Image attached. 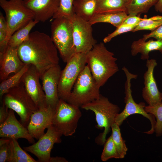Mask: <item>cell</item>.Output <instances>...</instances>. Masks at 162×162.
<instances>
[{
	"label": "cell",
	"instance_id": "cell-1",
	"mask_svg": "<svg viewBox=\"0 0 162 162\" xmlns=\"http://www.w3.org/2000/svg\"><path fill=\"white\" fill-rule=\"evenodd\" d=\"M17 52L24 63L35 67L40 78L46 70L59 64L56 46L51 37L42 32L30 33L28 39L18 47Z\"/></svg>",
	"mask_w": 162,
	"mask_h": 162
},
{
	"label": "cell",
	"instance_id": "cell-2",
	"mask_svg": "<svg viewBox=\"0 0 162 162\" xmlns=\"http://www.w3.org/2000/svg\"><path fill=\"white\" fill-rule=\"evenodd\" d=\"M87 65L97 85L103 86L119 70L117 58L109 51L104 42L95 44L86 53Z\"/></svg>",
	"mask_w": 162,
	"mask_h": 162
},
{
	"label": "cell",
	"instance_id": "cell-3",
	"mask_svg": "<svg viewBox=\"0 0 162 162\" xmlns=\"http://www.w3.org/2000/svg\"><path fill=\"white\" fill-rule=\"evenodd\" d=\"M82 109L91 110L95 115L97 124L96 128L102 129L103 132L96 139L97 144L103 145L106 140V135L111 129L112 124L119 113L120 108L117 105L111 102L108 98L100 95L99 98L82 105Z\"/></svg>",
	"mask_w": 162,
	"mask_h": 162
},
{
	"label": "cell",
	"instance_id": "cell-4",
	"mask_svg": "<svg viewBox=\"0 0 162 162\" xmlns=\"http://www.w3.org/2000/svg\"><path fill=\"white\" fill-rule=\"evenodd\" d=\"M2 102L18 115L20 122L26 128L31 115L38 109L26 92L22 81L4 95Z\"/></svg>",
	"mask_w": 162,
	"mask_h": 162
},
{
	"label": "cell",
	"instance_id": "cell-5",
	"mask_svg": "<svg viewBox=\"0 0 162 162\" xmlns=\"http://www.w3.org/2000/svg\"><path fill=\"white\" fill-rule=\"evenodd\" d=\"M51 26V38L62 60L67 63L76 53L70 20L65 17H57L53 19Z\"/></svg>",
	"mask_w": 162,
	"mask_h": 162
},
{
	"label": "cell",
	"instance_id": "cell-6",
	"mask_svg": "<svg viewBox=\"0 0 162 162\" xmlns=\"http://www.w3.org/2000/svg\"><path fill=\"white\" fill-rule=\"evenodd\" d=\"M100 88L86 64L75 83L67 102L81 107L99 98Z\"/></svg>",
	"mask_w": 162,
	"mask_h": 162
},
{
	"label": "cell",
	"instance_id": "cell-7",
	"mask_svg": "<svg viewBox=\"0 0 162 162\" xmlns=\"http://www.w3.org/2000/svg\"><path fill=\"white\" fill-rule=\"evenodd\" d=\"M0 6L5 14L8 30L6 44L16 31L34 19L32 12L26 6L23 0H0Z\"/></svg>",
	"mask_w": 162,
	"mask_h": 162
},
{
	"label": "cell",
	"instance_id": "cell-8",
	"mask_svg": "<svg viewBox=\"0 0 162 162\" xmlns=\"http://www.w3.org/2000/svg\"><path fill=\"white\" fill-rule=\"evenodd\" d=\"M122 70L124 73L126 78L124 85V102L125 105L123 111L116 116L115 122L120 126L128 116L133 114H140L148 119L151 123L150 130L144 133L149 134H152L155 132L156 123L155 117L153 115L148 113L145 111V108L146 105L144 103H136L134 100L132 95L131 81L133 79H136L138 75L131 73L125 67H123Z\"/></svg>",
	"mask_w": 162,
	"mask_h": 162
},
{
	"label": "cell",
	"instance_id": "cell-9",
	"mask_svg": "<svg viewBox=\"0 0 162 162\" xmlns=\"http://www.w3.org/2000/svg\"><path fill=\"white\" fill-rule=\"evenodd\" d=\"M81 116L79 107L60 99L53 116L52 124L62 135L70 136L75 132Z\"/></svg>",
	"mask_w": 162,
	"mask_h": 162
},
{
	"label": "cell",
	"instance_id": "cell-10",
	"mask_svg": "<svg viewBox=\"0 0 162 162\" xmlns=\"http://www.w3.org/2000/svg\"><path fill=\"white\" fill-rule=\"evenodd\" d=\"M66 63L61 71L58 94L59 99L67 102L75 83L87 64L86 54L76 53Z\"/></svg>",
	"mask_w": 162,
	"mask_h": 162
},
{
	"label": "cell",
	"instance_id": "cell-11",
	"mask_svg": "<svg viewBox=\"0 0 162 162\" xmlns=\"http://www.w3.org/2000/svg\"><path fill=\"white\" fill-rule=\"evenodd\" d=\"M69 19L76 53H87L97 43L93 35L92 25L74 13Z\"/></svg>",
	"mask_w": 162,
	"mask_h": 162
},
{
	"label": "cell",
	"instance_id": "cell-12",
	"mask_svg": "<svg viewBox=\"0 0 162 162\" xmlns=\"http://www.w3.org/2000/svg\"><path fill=\"white\" fill-rule=\"evenodd\" d=\"M46 132L41 136L38 141L32 145L25 147L24 149L29 152L38 158L41 162H49L50 153L55 143L62 142V134L52 124L47 128Z\"/></svg>",
	"mask_w": 162,
	"mask_h": 162
},
{
	"label": "cell",
	"instance_id": "cell-13",
	"mask_svg": "<svg viewBox=\"0 0 162 162\" xmlns=\"http://www.w3.org/2000/svg\"><path fill=\"white\" fill-rule=\"evenodd\" d=\"M61 71L58 64L46 70L40 78L45 95L46 105L54 110H56L60 99L58 86Z\"/></svg>",
	"mask_w": 162,
	"mask_h": 162
},
{
	"label": "cell",
	"instance_id": "cell-14",
	"mask_svg": "<svg viewBox=\"0 0 162 162\" xmlns=\"http://www.w3.org/2000/svg\"><path fill=\"white\" fill-rule=\"evenodd\" d=\"M40 79L39 73L35 67L29 64L21 80L26 92L38 108L47 106L45 93L40 83Z\"/></svg>",
	"mask_w": 162,
	"mask_h": 162
},
{
	"label": "cell",
	"instance_id": "cell-15",
	"mask_svg": "<svg viewBox=\"0 0 162 162\" xmlns=\"http://www.w3.org/2000/svg\"><path fill=\"white\" fill-rule=\"evenodd\" d=\"M157 65L156 60H146L147 70L143 75L144 87L142 95L144 100L149 105L162 103V93L159 90L154 76V70Z\"/></svg>",
	"mask_w": 162,
	"mask_h": 162
},
{
	"label": "cell",
	"instance_id": "cell-16",
	"mask_svg": "<svg viewBox=\"0 0 162 162\" xmlns=\"http://www.w3.org/2000/svg\"><path fill=\"white\" fill-rule=\"evenodd\" d=\"M55 111L51 106H45L32 114L27 128L32 137L38 140L45 134V129L52 124Z\"/></svg>",
	"mask_w": 162,
	"mask_h": 162
},
{
	"label": "cell",
	"instance_id": "cell-17",
	"mask_svg": "<svg viewBox=\"0 0 162 162\" xmlns=\"http://www.w3.org/2000/svg\"><path fill=\"white\" fill-rule=\"evenodd\" d=\"M14 112L9 109L8 118L0 124V137L17 140L19 138H24L30 143H34V138L29 134L27 128L18 121Z\"/></svg>",
	"mask_w": 162,
	"mask_h": 162
},
{
	"label": "cell",
	"instance_id": "cell-18",
	"mask_svg": "<svg viewBox=\"0 0 162 162\" xmlns=\"http://www.w3.org/2000/svg\"><path fill=\"white\" fill-rule=\"evenodd\" d=\"M17 48L8 45L4 50L0 52V80L7 79L12 73L16 74L25 65L19 57Z\"/></svg>",
	"mask_w": 162,
	"mask_h": 162
},
{
	"label": "cell",
	"instance_id": "cell-19",
	"mask_svg": "<svg viewBox=\"0 0 162 162\" xmlns=\"http://www.w3.org/2000/svg\"><path fill=\"white\" fill-rule=\"evenodd\" d=\"M26 6L32 12L34 20L44 22L53 16L57 11L60 0H23Z\"/></svg>",
	"mask_w": 162,
	"mask_h": 162
},
{
	"label": "cell",
	"instance_id": "cell-20",
	"mask_svg": "<svg viewBox=\"0 0 162 162\" xmlns=\"http://www.w3.org/2000/svg\"><path fill=\"white\" fill-rule=\"evenodd\" d=\"M154 50L158 51L162 54V40L151 39L146 41L142 38L134 41L131 46V55L135 56L140 53L142 60L149 59L150 52Z\"/></svg>",
	"mask_w": 162,
	"mask_h": 162
},
{
	"label": "cell",
	"instance_id": "cell-21",
	"mask_svg": "<svg viewBox=\"0 0 162 162\" xmlns=\"http://www.w3.org/2000/svg\"><path fill=\"white\" fill-rule=\"evenodd\" d=\"M129 0H97L95 14L126 13Z\"/></svg>",
	"mask_w": 162,
	"mask_h": 162
},
{
	"label": "cell",
	"instance_id": "cell-22",
	"mask_svg": "<svg viewBox=\"0 0 162 162\" xmlns=\"http://www.w3.org/2000/svg\"><path fill=\"white\" fill-rule=\"evenodd\" d=\"M97 0H74V13L82 19L89 22L95 14Z\"/></svg>",
	"mask_w": 162,
	"mask_h": 162
},
{
	"label": "cell",
	"instance_id": "cell-23",
	"mask_svg": "<svg viewBox=\"0 0 162 162\" xmlns=\"http://www.w3.org/2000/svg\"><path fill=\"white\" fill-rule=\"evenodd\" d=\"M127 15V13L124 12L95 14L89 22L92 26L98 23H109L117 28L122 25Z\"/></svg>",
	"mask_w": 162,
	"mask_h": 162
},
{
	"label": "cell",
	"instance_id": "cell-24",
	"mask_svg": "<svg viewBox=\"0 0 162 162\" xmlns=\"http://www.w3.org/2000/svg\"><path fill=\"white\" fill-rule=\"evenodd\" d=\"M9 157L8 162H37L20 146L17 140L10 139L9 143Z\"/></svg>",
	"mask_w": 162,
	"mask_h": 162
},
{
	"label": "cell",
	"instance_id": "cell-25",
	"mask_svg": "<svg viewBox=\"0 0 162 162\" xmlns=\"http://www.w3.org/2000/svg\"><path fill=\"white\" fill-rule=\"evenodd\" d=\"M39 22L36 20H32L26 25L16 31L10 38L8 45L18 48L28 39L30 31Z\"/></svg>",
	"mask_w": 162,
	"mask_h": 162
},
{
	"label": "cell",
	"instance_id": "cell-26",
	"mask_svg": "<svg viewBox=\"0 0 162 162\" xmlns=\"http://www.w3.org/2000/svg\"><path fill=\"white\" fill-rule=\"evenodd\" d=\"M158 0H130L127 5L126 13L127 14L136 15L147 13Z\"/></svg>",
	"mask_w": 162,
	"mask_h": 162
},
{
	"label": "cell",
	"instance_id": "cell-27",
	"mask_svg": "<svg viewBox=\"0 0 162 162\" xmlns=\"http://www.w3.org/2000/svg\"><path fill=\"white\" fill-rule=\"evenodd\" d=\"M29 66V64H26L18 72L1 82L0 84V99L1 102L5 94L10 89L17 86L20 82L23 75L28 69Z\"/></svg>",
	"mask_w": 162,
	"mask_h": 162
},
{
	"label": "cell",
	"instance_id": "cell-28",
	"mask_svg": "<svg viewBox=\"0 0 162 162\" xmlns=\"http://www.w3.org/2000/svg\"><path fill=\"white\" fill-rule=\"evenodd\" d=\"M119 126L115 122L113 123L111 127V136L120 159H121L124 157L128 148L125 141L122 137Z\"/></svg>",
	"mask_w": 162,
	"mask_h": 162
},
{
	"label": "cell",
	"instance_id": "cell-29",
	"mask_svg": "<svg viewBox=\"0 0 162 162\" xmlns=\"http://www.w3.org/2000/svg\"><path fill=\"white\" fill-rule=\"evenodd\" d=\"M162 25V16L157 15L148 18L145 15L132 31L135 32L140 30L153 31Z\"/></svg>",
	"mask_w": 162,
	"mask_h": 162
},
{
	"label": "cell",
	"instance_id": "cell-30",
	"mask_svg": "<svg viewBox=\"0 0 162 162\" xmlns=\"http://www.w3.org/2000/svg\"><path fill=\"white\" fill-rule=\"evenodd\" d=\"M145 110L147 113L153 115L156 118L155 132L157 136H160L162 135V103L146 106Z\"/></svg>",
	"mask_w": 162,
	"mask_h": 162
},
{
	"label": "cell",
	"instance_id": "cell-31",
	"mask_svg": "<svg viewBox=\"0 0 162 162\" xmlns=\"http://www.w3.org/2000/svg\"><path fill=\"white\" fill-rule=\"evenodd\" d=\"M104 145L101 156V159L102 161H106L111 158H120L111 136L106 140Z\"/></svg>",
	"mask_w": 162,
	"mask_h": 162
},
{
	"label": "cell",
	"instance_id": "cell-32",
	"mask_svg": "<svg viewBox=\"0 0 162 162\" xmlns=\"http://www.w3.org/2000/svg\"><path fill=\"white\" fill-rule=\"evenodd\" d=\"M74 0H60L59 5L57 12L52 17L53 19L60 17L69 18L74 13L73 3Z\"/></svg>",
	"mask_w": 162,
	"mask_h": 162
},
{
	"label": "cell",
	"instance_id": "cell-33",
	"mask_svg": "<svg viewBox=\"0 0 162 162\" xmlns=\"http://www.w3.org/2000/svg\"><path fill=\"white\" fill-rule=\"evenodd\" d=\"M8 26L5 18L2 13L0 15V52L3 51L7 46L6 44Z\"/></svg>",
	"mask_w": 162,
	"mask_h": 162
},
{
	"label": "cell",
	"instance_id": "cell-34",
	"mask_svg": "<svg viewBox=\"0 0 162 162\" xmlns=\"http://www.w3.org/2000/svg\"><path fill=\"white\" fill-rule=\"evenodd\" d=\"M136 26L122 25L116 28V29L113 32L105 37L103 39V42L104 43L108 42L113 38L119 35L130 31L132 32Z\"/></svg>",
	"mask_w": 162,
	"mask_h": 162
},
{
	"label": "cell",
	"instance_id": "cell-35",
	"mask_svg": "<svg viewBox=\"0 0 162 162\" xmlns=\"http://www.w3.org/2000/svg\"><path fill=\"white\" fill-rule=\"evenodd\" d=\"M151 38H154L156 40H162V25L150 33L143 35L142 38L146 41Z\"/></svg>",
	"mask_w": 162,
	"mask_h": 162
},
{
	"label": "cell",
	"instance_id": "cell-36",
	"mask_svg": "<svg viewBox=\"0 0 162 162\" xmlns=\"http://www.w3.org/2000/svg\"><path fill=\"white\" fill-rule=\"evenodd\" d=\"M10 141L0 145V162H5L8 161L9 155Z\"/></svg>",
	"mask_w": 162,
	"mask_h": 162
},
{
	"label": "cell",
	"instance_id": "cell-37",
	"mask_svg": "<svg viewBox=\"0 0 162 162\" xmlns=\"http://www.w3.org/2000/svg\"><path fill=\"white\" fill-rule=\"evenodd\" d=\"M142 19L140 16L129 14L125 18L122 25L136 26Z\"/></svg>",
	"mask_w": 162,
	"mask_h": 162
},
{
	"label": "cell",
	"instance_id": "cell-38",
	"mask_svg": "<svg viewBox=\"0 0 162 162\" xmlns=\"http://www.w3.org/2000/svg\"><path fill=\"white\" fill-rule=\"evenodd\" d=\"M0 108V124L4 122L8 117L9 114V108L2 102Z\"/></svg>",
	"mask_w": 162,
	"mask_h": 162
},
{
	"label": "cell",
	"instance_id": "cell-39",
	"mask_svg": "<svg viewBox=\"0 0 162 162\" xmlns=\"http://www.w3.org/2000/svg\"><path fill=\"white\" fill-rule=\"evenodd\" d=\"M68 160L64 158L59 157H51L49 162H67Z\"/></svg>",
	"mask_w": 162,
	"mask_h": 162
},
{
	"label": "cell",
	"instance_id": "cell-40",
	"mask_svg": "<svg viewBox=\"0 0 162 162\" xmlns=\"http://www.w3.org/2000/svg\"><path fill=\"white\" fill-rule=\"evenodd\" d=\"M154 6L156 11L162 14V0H158Z\"/></svg>",
	"mask_w": 162,
	"mask_h": 162
}]
</instances>
